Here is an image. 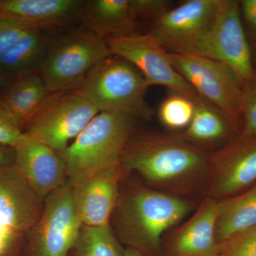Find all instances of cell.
<instances>
[{"label":"cell","instance_id":"obj_10","mask_svg":"<svg viewBox=\"0 0 256 256\" xmlns=\"http://www.w3.org/2000/svg\"><path fill=\"white\" fill-rule=\"evenodd\" d=\"M82 227L67 180L45 198L41 216L28 236L23 256H69Z\"/></svg>","mask_w":256,"mask_h":256},{"label":"cell","instance_id":"obj_33","mask_svg":"<svg viewBox=\"0 0 256 256\" xmlns=\"http://www.w3.org/2000/svg\"><path fill=\"white\" fill-rule=\"evenodd\" d=\"M126 256H146L142 254V252H138L134 249L130 248H126Z\"/></svg>","mask_w":256,"mask_h":256},{"label":"cell","instance_id":"obj_11","mask_svg":"<svg viewBox=\"0 0 256 256\" xmlns=\"http://www.w3.org/2000/svg\"><path fill=\"white\" fill-rule=\"evenodd\" d=\"M112 55L124 58L142 74L150 87L161 86L172 92L198 97L174 68L169 52L150 32L106 40Z\"/></svg>","mask_w":256,"mask_h":256},{"label":"cell","instance_id":"obj_1","mask_svg":"<svg viewBox=\"0 0 256 256\" xmlns=\"http://www.w3.org/2000/svg\"><path fill=\"white\" fill-rule=\"evenodd\" d=\"M212 153L178 134L144 136L130 140L122 164L151 188L178 195L208 178Z\"/></svg>","mask_w":256,"mask_h":256},{"label":"cell","instance_id":"obj_4","mask_svg":"<svg viewBox=\"0 0 256 256\" xmlns=\"http://www.w3.org/2000/svg\"><path fill=\"white\" fill-rule=\"evenodd\" d=\"M149 87L134 66L121 57L112 55L90 70L77 90L99 112L149 119L154 112L146 100Z\"/></svg>","mask_w":256,"mask_h":256},{"label":"cell","instance_id":"obj_24","mask_svg":"<svg viewBox=\"0 0 256 256\" xmlns=\"http://www.w3.org/2000/svg\"><path fill=\"white\" fill-rule=\"evenodd\" d=\"M196 98L172 92L160 104L158 117L161 124L172 130H184L193 118Z\"/></svg>","mask_w":256,"mask_h":256},{"label":"cell","instance_id":"obj_35","mask_svg":"<svg viewBox=\"0 0 256 256\" xmlns=\"http://www.w3.org/2000/svg\"></svg>","mask_w":256,"mask_h":256},{"label":"cell","instance_id":"obj_2","mask_svg":"<svg viewBox=\"0 0 256 256\" xmlns=\"http://www.w3.org/2000/svg\"><path fill=\"white\" fill-rule=\"evenodd\" d=\"M193 205L178 195L136 186L120 195L114 208L118 238L146 256H161L166 232L191 213Z\"/></svg>","mask_w":256,"mask_h":256},{"label":"cell","instance_id":"obj_22","mask_svg":"<svg viewBox=\"0 0 256 256\" xmlns=\"http://www.w3.org/2000/svg\"><path fill=\"white\" fill-rule=\"evenodd\" d=\"M256 226V184L229 198L218 201L216 237L218 246Z\"/></svg>","mask_w":256,"mask_h":256},{"label":"cell","instance_id":"obj_19","mask_svg":"<svg viewBox=\"0 0 256 256\" xmlns=\"http://www.w3.org/2000/svg\"><path fill=\"white\" fill-rule=\"evenodd\" d=\"M50 94L40 74H26L3 88L0 105L22 130Z\"/></svg>","mask_w":256,"mask_h":256},{"label":"cell","instance_id":"obj_29","mask_svg":"<svg viewBox=\"0 0 256 256\" xmlns=\"http://www.w3.org/2000/svg\"><path fill=\"white\" fill-rule=\"evenodd\" d=\"M23 136V130L0 105V144L14 148Z\"/></svg>","mask_w":256,"mask_h":256},{"label":"cell","instance_id":"obj_16","mask_svg":"<svg viewBox=\"0 0 256 256\" xmlns=\"http://www.w3.org/2000/svg\"><path fill=\"white\" fill-rule=\"evenodd\" d=\"M124 169L122 164L70 184L74 208L82 226H109L118 202L120 178Z\"/></svg>","mask_w":256,"mask_h":256},{"label":"cell","instance_id":"obj_7","mask_svg":"<svg viewBox=\"0 0 256 256\" xmlns=\"http://www.w3.org/2000/svg\"><path fill=\"white\" fill-rule=\"evenodd\" d=\"M42 201L14 164L0 169V256H23Z\"/></svg>","mask_w":256,"mask_h":256},{"label":"cell","instance_id":"obj_32","mask_svg":"<svg viewBox=\"0 0 256 256\" xmlns=\"http://www.w3.org/2000/svg\"><path fill=\"white\" fill-rule=\"evenodd\" d=\"M15 78L16 77L10 76L0 72V88H3L6 86Z\"/></svg>","mask_w":256,"mask_h":256},{"label":"cell","instance_id":"obj_8","mask_svg":"<svg viewBox=\"0 0 256 256\" xmlns=\"http://www.w3.org/2000/svg\"><path fill=\"white\" fill-rule=\"evenodd\" d=\"M170 60L197 95L233 119L240 128L242 84L233 69L194 54L169 52Z\"/></svg>","mask_w":256,"mask_h":256},{"label":"cell","instance_id":"obj_21","mask_svg":"<svg viewBox=\"0 0 256 256\" xmlns=\"http://www.w3.org/2000/svg\"><path fill=\"white\" fill-rule=\"evenodd\" d=\"M239 124L200 96L195 100L193 118L188 128L178 134L184 140L198 146L226 139L238 130Z\"/></svg>","mask_w":256,"mask_h":256},{"label":"cell","instance_id":"obj_17","mask_svg":"<svg viewBox=\"0 0 256 256\" xmlns=\"http://www.w3.org/2000/svg\"><path fill=\"white\" fill-rule=\"evenodd\" d=\"M82 0H0V15L48 30L82 20Z\"/></svg>","mask_w":256,"mask_h":256},{"label":"cell","instance_id":"obj_20","mask_svg":"<svg viewBox=\"0 0 256 256\" xmlns=\"http://www.w3.org/2000/svg\"><path fill=\"white\" fill-rule=\"evenodd\" d=\"M50 42L46 30L30 28L0 56V72L18 77L40 72Z\"/></svg>","mask_w":256,"mask_h":256},{"label":"cell","instance_id":"obj_3","mask_svg":"<svg viewBox=\"0 0 256 256\" xmlns=\"http://www.w3.org/2000/svg\"><path fill=\"white\" fill-rule=\"evenodd\" d=\"M136 118L127 114L99 112L60 153L72 185L97 173L122 165Z\"/></svg>","mask_w":256,"mask_h":256},{"label":"cell","instance_id":"obj_25","mask_svg":"<svg viewBox=\"0 0 256 256\" xmlns=\"http://www.w3.org/2000/svg\"><path fill=\"white\" fill-rule=\"evenodd\" d=\"M238 136L256 137V72L242 84V124Z\"/></svg>","mask_w":256,"mask_h":256},{"label":"cell","instance_id":"obj_6","mask_svg":"<svg viewBox=\"0 0 256 256\" xmlns=\"http://www.w3.org/2000/svg\"><path fill=\"white\" fill-rule=\"evenodd\" d=\"M98 114L78 90L54 92L25 124L23 133L60 154Z\"/></svg>","mask_w":256,"mask_h":256},{"label":"cell","instance_id":"obj_26","mask_svg":"<svg viewBox=\"0 0 256 256\" xmlns=\"http://www.w3.org/2000/svg\"><path fill=\"white\" fill-rule=\"evenodd\" d=\"M217 256H256V226L220 244Z\"/></svg>","mask_w":256,"mask_h":256},{"label":"cell","instance_id":"obj_28","mask_svg":"<svg viewBox=\"0 0 256 256\" xmlns=\"http://www.w3.org/2000/svg\"><path fill=\"white\" fill-rule=\"evenodd\" d=\"M170 4L166 0H131L133 12L138 22L142 20L154 21L170 9Z\"/></svg>","mask_w":256,"mask_h":256},{"label":"cell","instance_id":"obj_13","mask_svg":"<svg viewBox=\"0 0 256 256\" xmlns=\"http://www.w3.org/2000/svg\"><path fill=\"white\" fill-rule=\"evenodd\" d=\"M208 197L220 201L256 184V137L238 136L210 156Z\"/></svg>","mask_w":256,"mask_h":256},{"label":"cell","instance_id":"obj_12","mask_svg":"<svg viewBox=\"0 0 256 256\" xmlns=\"http://www.w3.org/2000/svg\"><path fill=\"white\" fill-rule=\"evenodd\" d=\"M220 0H186L153 21L150 32L170 53L191 54L208 30Z\"/></svg>","mask_w":256,"mask_h":256},{"label":"cell","instance_id":"obj_18","mask_svg":"<svg viewBox=\"0 0 256 256\" xmlns=\"http://www.w3.org/2000/svg\"><path fill=\"white\" fill-rule=\"evenodd\" d=\"M80 20L82 28L105 40L139 33L131 0L86 1Z\"/></svg>","mask_w":256,"mask_h":256},{"label":"cell","instance_id":"obj_23","mask_svg":"<svg viewBox=\"0 0 256 256\" xmlns=\"http://www.w3.org/2000/svg\"><path fill=\"white\" fill-rule=\"evenodd\" d=\"M72 256H126L122 246L110 226H82Z\"/></svg>","mask_w":256,"mask_h":256},{"label":"cell","instance_id":"obj_14","mask_svg":"<svg viewBox=\"0 0 256 256\" xmlns=\"http://www.w3.org/2000/svg\"><path fill=\"white\" fill-rule=\"evenodd\" d=\"M218 208V201L206 198L188 220L164 236L161 256H217Z\"/></svg>","mask_w":256,"mask_h":256},{"label":"cell","instance_id":"obj_31","mask_svg":"<svg viewBox=\"0 0 256 256\" xmlns=\"http://www.w3.org/2000/svg\"><path fill=\"white\" fill-rule=\"evenodd\" d=\"M14 149L11 146L0 144V169L14 164Z\"/></svg>","mask_w":256,"mask_h":256},{"label":"cell","instance_id":"obj_9","mask_svg":"<svg viewBox=\"0 0 256 256\" xmlns=\"http://www.w3.org/2000/svg\"><path fill=\"white\" fill-rule=\"evenodd\" d=\"M191 54L222 62L242 84L256 73L248 38L236 0H220L212 24Z\"/></svg>","mask_w":256,"mask_h":256},{"label":"cell","instance_id":"obj_15","mask_svg":"<svg viewBox=\"0 0 256 256\" xmlns=\"http://www.w3.org/2000/svg\"><path fill=\"white\" fill-rule=\"evenodd\" d=\"M14 149V166L41 200L67 181L63 159L46 144L23 133Z\"/></svg>","mask_w":256,"mask_h":256},{"label":"cell","instance_id":"obj_5","mask_svg":"<svg viewBox=\"0 0 256 256\" xmlns=\"http://www.w3.org/2000/svg\"><path fill=\"white\" fill-rule=\"evenodd\" d=\"M112 55L106 40L82 26L50 40L40 75L50 94L78 90L90 70Z\"/></svg>","mask_w":256,"mask_h":256},{"label":"cell","instance_id":"obj_30","mask_svg":"<svg viewBox=\"0 0 256 256\" xmlns=\"http://www.w3.org/2000/svg\"><path fill=\"white\" fill-rule=\"evenodd\" d=\"M240 15L246 34L256 44V0L239 1Z\"/></svg>","mask_w":256,"mask_h":256},{"label":"cell","instance_id":"obj_27","mask_svg":"<svg viewBox=\"0 0 256 256\" xmlns=\"http://www.w3.org/2000/svg\"><path fill=\"white\" fill-rule=\"evenodd\" d=\"M31 28L34 26L0 15V56L9 50L24 33Z\"/></svg>","mask_w":256,"mask_h":256},{"label":"cell","instance_id":"obj_34","mask_svg":"<svg viewBox=\"0 0 256 256\" xmlns=\"http://www.w3.org/2000/svg\"><path fill=\"white\" fill-rule=\"evenodd\" d=\"M252 58H254V60L256 62V44L255 45V50H254V54H252Z\"/></svg>","mask_w":256,"mask_h":256}]
</instances>
